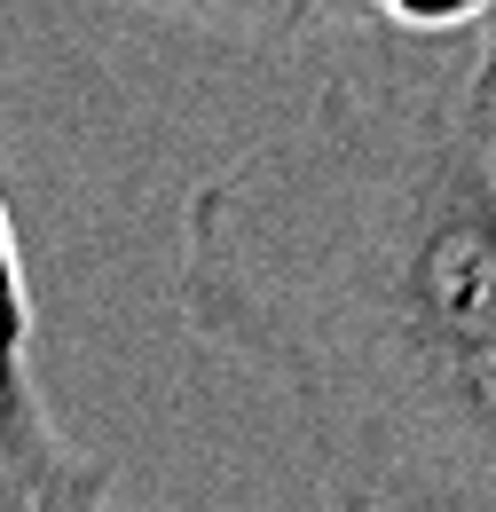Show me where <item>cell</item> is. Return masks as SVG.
I'll return each mask as SVG.
<instances>
[{
    "label": "cell",
    "mask_w": 496,
    "mask_h": 512,
    "mask_svg": "<svg viewBox=\"0 0 496 512\" xmlns=\"http://www.w3.org/2000/svg\"><path fill=\"white\" fill-rule=\"evenodd\" d=\"M371 24H394V40H418V48H441V40H481L496 16V0H363Z\"/></svg>",
    "instance_id": "277c9868"
},
{
    "label": "cell",
    "mask_w": 496,
    "mask_h": 512,
    "mask_svg": "<svg viewBox=\"0 0 496 512\" xmlns=\"http://www.w3.org/2000/svg\"><path fill=\"white\" fill-rule=\"evenodd\" d=\"M32 347V284H24V253H16V221L0 197V363H24Z\"/></svg>",
    "instance_id": "5b68a950"
},
{
    "label": "cell",
    "mask_w": 496,
    "mask_h": 512,
    "mask_svg": "<svg viewBox=\"0 0 496 512\" xmlns=\"http://www.w3.org/2000/svg\"><path fill=\"white\" fill-rule=\"evenodd\" d=\"M465 71H473V87L496 103V16H489V32L473 40V56H465Z\"/></svg>",
    "instance_id": "8992f818"
},
{
    "label": "cell",
    "mask_w": 496,
    "mask_h": 512,
    "mask_svg": "<svg viewBox=\"0 0 496 512\" xmlns=\"http://www.w3.org/2000/svg\"><path fill=\"white\" fill-rule=\"evenodd\" d=\"M142 16H166L182 32H205L221 48H245V56H300L323 40H355L371 24L363 0H119Z\"/></svg>",
    "instance_id": "3957f363"
},
{
    "label": "cell",
    "mask_w": 496,
    "mask_h": 512,
    "mask_svg": "<svg viewBox=\"0 0 496 512\" xmlns=\"http://www.w3.org/2000/svg\"><path fill=\"white\" fill-rule=\"evenodd\" d=\"M0 512H111V465L56 426L32 363H0Z\"/></svg>",
    "instance_id": "7a4b0ae2"
},
{
    "label": "cell",
    "mask_w": 496,
    "mask_h": 512,
    "mask_svg": "<svg viewBox=\"0 0 496 512\" xmlns=\"http://www.w3.org/2000/svg\"><path fill=\"white\" fill-rule=\"evenodd\" d=\"M182 323L284 386L331 512H496V103L363 48L182 205Z\"/></svg>",
    "instance_id": "6da1fadb"
}]
</instances>
